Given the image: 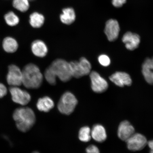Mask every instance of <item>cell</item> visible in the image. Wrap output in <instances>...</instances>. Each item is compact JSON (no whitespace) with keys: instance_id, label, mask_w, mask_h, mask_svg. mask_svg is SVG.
Returning <instances> with one entry per match:
<instances>
[{"instance_id":"29","label":"cell","mask_w":153,"mask_h":153,"mask_svg":"<svg viewBox=\"0 0 153 153\" xmlns=\"http://www.w3.org/2000/svg\"><path fill=\"white\" fill-rule=\"evenodd\" d=\"M148 144L150 149V153H153V140L149 141Z\"/></svg>"},{"instance_id":"2","label":"cell","mask_w":153,"mask_h":153,"mask_svg":"<svg viewBox=\"0 0 153 153\" xmlns=\"http://www.w3.org/2000/svg\"><path fill=\"white\" fill-rule=\"evenodd\" d=\"M13 118L19 131L26 132L29 131L36 122V116L33 110L28 107L17 108Z\"/></svg>"},{"instance_id":"24","label":"cell","mask_w":153,"mask_h":153,"mask_svg":"<svg viewBox=\"0 0 153 153\" xmlns=\"http://www.w3.org/2000/svg\"><path fill=\"white\" fill-rule=\"evenodd\" d=\"M79 64L82 67L85 72V75L90 74L91 68V63L85 57H82L79 61Z\"/></svg>"},{"instance_id":"20","label":"cell","mask_w":153,"mask_h":153,"mask_svg":"<svg viewBox=\"0 0 153 153\" xmlns=\"http://www.w3.org/2000/svg\"><path fill=\"white\" fill-rule=\"evenodd\" d=\"M69 63L72 77L79 78L85 76L79 62L73 61Z\"/></svg>"},{"instance_id":"15","label":"cell","mask_w":153,"mask_h":153,"mask_svg":"<svg viewBox=\"0 0 153 153\" xmlns=\"http://www.w3.org/2000/svg\"><path fill=\"white\" fill-rule=\"evenodd\" d=\"M91 134V137L97 142H104L107 138L106 130L100 124H96L94 126Z\"/></svg>"},{"instance_id":"3","label":"cell","mask_w":153,"mask_h":153,"mask_svg":"<svg viewBox=\"0 0 153 153\" xmlns=\"http://www.w3.org/2000/svg\"><path fill=\"white\" fill-rule=\"evenodd\" d=\"M22 84L28 89L39 88L43 81V76L39 68L33 64H29L22 71Z\"/></svg>"},{"instance_id":"25","label":"cell","mask_w":153,"mask_h":153,"mask_svg":"<svg viewBox=\"0 0 153 153\" xmlns=\"http://www.w3.org/2000/svg\"><path fill=\"white\" fill-rule=\"evenodd\" d=\"M98 61L101 65L104 66H108L110 64L109 57L105 55H101L98 57Z\"/></svg>"},{"instance_id":"11","label":"cell","mask_w":153,"mask_h":153,"mask_svg":"<svg viewBox=\"0 0 153 153\" xmlns=\"http://www.w3.org/2000/svg\"><path fill=\"white\" fill-rule=\"evenodd\" d=\"M111 81L120 87L124 86H130L132 84V80L129 74L126 72H117L110 76Z\"/></svg>"},{"instance_id":"16","label":"cell","mask_w":153,"mask_h":153,"mask_svg":"<svg viewBox=\"0 0 153 153\" xmlns=\"http://www.w3.org/2000/svg\"><path fill=\"white\" fill-rule=\"evenodd\" d=\"M54 106V103L52 99L48 97H45L38 100L37 107L41 111L47 112L52 109Z\"/></svg>"},{"instance_id":"14","label":"cell","mask_w":153,"mask_h":153,"mask_svg":"<svg viewBox=\"0 0 153 153\" xmlns=\"http://www.w3.org/2000/svg\"><path fill=\"white\" fill-rule=\"evenodd\" d=\"M32 53L36 56L43 57L47 55L48 51V48L45 44L41 40L34 41L31 45Z\"/></svg>"},{"instance_id":"6","label":"cell","mask_w":153,"mask_h":153,"mask_svg":"<svg viewBox=\"0 0 153 153\" xmlns=\"http://www.w3.org/2000/svg\"><path fill=\"white\" fill-rule=\"evenodd\" d=\"M91 81V87L95 92L101 93L106 91L108 88L107 81L98 73L92 71L90 74Z\"/></svg>"},{"instance_id":"23","label":"cell","mask_w":153,"mask_h":153,"mask_svg":"<svg viewBox=\"0 0 153 153\" xmlns=\"http://www.w3.org/2000/svg\"><path fill=\"white\" fill-rule=\"evenodd\" d=\"M91 130L88 126L82 127L80 129L79 133V139L80 140L84 142H88L91 139Z\"/></svg>"},{"instance_id":"19","label":"cell","mask_w":153,"mask_h":153,"mask_svg":"<svg viewBox=\"0 0 153 153\" xmlns=\"http://www.w3.org/2000/svg\"><path fill=\"white\" fill-rule=\"evenodd\" d=\"M43 15L37 12L32 13L30 16V23L32 27L39 28L43 26L45 22Z\"/></svg>"},{"instance_id":"28","label":"cell","mask_w":153,"mask_h":153,"mask_svg":"<svg viewBox=\"0 0 153 153\" xmlns=\"http://www.w3.org/2000/svg\"><path fill=\"white\" fill-rule=\"evenodd\" d=\"M126 1V0H112V3L114 7H122Z\"/></svg>"},{"instance_id":"17","label":"cell","mask_w":153,"mask_h":153,"mask_svg":"<svg viewBox=\"0 0 153 153\" xmlns=\"http://www.w3.org/2000/svg\"><path fill=\"white\" fill-rule=\"evenodd\" d=\"M60 19L63 24L68 25L73 23L76 19V14L74 9L71 7L63 9L62 13L60 15Z\"/></svg>"},{"instance_id":"13","label":"cell","mask_w":153,"mask_h":153,"mask_svg":"<svg viewBox=\"0 0 153 153\" xmlns=\"http://www.w3.org/2000/svg\"><path fill=\"white\" fill-rule=\"evenodd\" d=\"M142 72L146 81L153 85V57L145 60L142 65Z\"/></svg>"},{"instance_id":"18","label":"cell","mask_w":153,"mask_h":153,"mask_svg":"<svg viewBox=\"0 0 153 153\" xmlns=\"http://www.w3.org/2000/svg\"><path fill=\"white\" fill-rule=\"evenodd\" d=\"M4 50L8 53H13L18 48V44L16 40L11 37H6L4 39L3 44Z\"/></svg>"},{"instance_id":"7","label":"cell","mask_w":153,"mask_h":153,"mask_svg":"<svg viewBox=\"0 0 153 153\" xmlns=\"http://www.w3.org/2000/svg\"><path fill=\"white\" fill-rule=\"evenodd\" d=\"M9 91L12 100L17 104L25 106L31 100L29 93L18 87H11Z\"/></svg>"},{"instance_id":"31","label":"cell","mask_w":153,"mask_h":153,"mask_svg":"<svg viewBox=\"0 0 153 153\" xmlns=\"http://www.w3.org/2000/svg\"><path fill=\"white\" fill-rule=\"evenodd\" d=\"M29 1H33V0H29Z\"/></svg>"},{"instance_id":"9","label":"cell","mask_w":153,"mask_h":153,"mask_svg":"<svg viewBox=\"0 0 153 153\" xmlns=\"http://www.w3.org/2000/svg\"><path fill=\"white\" fill-rule=\"evenodd\" d=\"M105 33L109 41L113 42L117 39L119 36L120 27L117 21L110 19L106 22Z\"/></svg>"},{"instance_id":"1","label":"cell","mask_w":153,"mask_h":153,"mask_svg":"<svg viewBox=\"0 0 153 153\" xmlns=\"http://www.w3.org/2000/svg\"><path fill=\"white\" fill-rule=\"evenodd\" d=\"M45 76L48 83L52 85L56 84L57 77L63 82L70 81L72 77L70 63L63 59H56L46 70Z\"/></svg>"},{"instance_id":"26","label":"cell","mask_w":153,"mask_h":153,"mask_svg":"<svg viewBox=\"0 0 153 153\" xmlns=\"http://www.w3.org/2000/svg\"><path fill=\"white\" fill-rule=\"evenodd\" d=\"M86 152L87 153H100L98 148L94 145H91L87 147Z\"/></svg>"},{"instance_id":"22","label":"cell","mask_w":153,"mask_h":153,"mask_svg":"<svg viewBox=\"0 0 153 153\" xmlns=\"http://www.w3.org/2000/svg\"><path fill=\"white\" fill-rule=\"evenodd\" d=\"M4 20L8 25L10 26H16L19 22V18L13 11H9L4 16Z\"/></svg>"},{"instance_id":"8","label":"cell","mask_w":153,"mask_h":153,"mask_svg":"<svg viewBox=\"0 0 153 153\" xmlns=\"http://www.w3.org/2000/svg\"><path fill=\"white\" fill-rule=\"evenodd\" d=\"M126 141L128 149L134 152L142 150L148 143L146 137L139 133L134 134Z\"/></svg>"},{"instance_id":"4","label":"cell","mask_w":153,"mask_h":153,"mask_svg":"<svg viewBox=\"0 0 153 153\" xmlns=\"http://www.w3.org/2000/svg\"><path fill=\"white\" fill-rule=\"evenodd\" d=\"M78 103L75 96L70 92L63 94L59 100L58 109L61 113L66 115L71 114Z\"/></svg>"},{"instance_id":"10","label":"cell","mask_w":153,"mask_h":153,"mask_svg":"<svg viewBox=\"0 0 153 153\" xmlns=\"http://www.w3.org/2000/svg\"><path fill=\"white\" fill-rule=\"evenodd\" d=\"M122 40L125 44L127 49L130 51H133L139 47L140 38L137 34L128 32L124 34Z\"/></svg>"},{"instance_id":"5","label":"cell","mask_w":153,"mask_h":153,"mask_svg":"<svg viewBox=\"0 0 153 153\" xmlns=\"http://www.w3.org/2000/svg\"><path fill=\"white\" fill-rule=\"evenodd\" d=\"M7 83L12 87H19L22 84V72L20 69L14 65L9 67L7 76Z\"/></svg>"},{"instance_id":"12","label":"cell","mask_w":153,"mask_h":153,"mask_svg":"<svg viewBox=\"0 0 153 153\" xmlns=\"http://www.w3.org/2000/svg\"><path fill=\"white\" fill-rule=\"evenodd\" d=\"M135 133V129L128 121H124L120 123L118 130V137L126 141Z\"/></svg>"},{"instance_id":"27","label":"cell","mask_w":153,"mask_h":153,"mask_svg":"<svg viewBox=\"0 0 153 153\" xmlns=\"http://www.w3.org/2000/svg\"><path fill=\"white\" fill-rule=\"evenodd\" d=\"M7 93V89L3 84L0 83V99L2 98L6 95Z\"/></svg>"},{"instance_id":"21","label":"cell","mask_w":153,"mask_h":153,"mask_svg":"<svg viewBox=\"0 0 153 153\" xmlns=\"http://www.w3.org/2000/svg\"><path fill=\"white\" fill-rule=\"evenodd\" d=\"M29 0H13V7L22 12H25L30 7Z\"/></svg>"},{"instance_id":"30","label":"cell","mask_w":153,"mask_h":153,"mask_svg":"<svg viewBox=\"0 0 153 153\" xmlns=\"http://www.w3.org/2000/svg\"><path fill=\"white\" fill-rule=\"evenodd\" d=\"M39 153V152H33V153Z\"/></svg>"}]
</instances>
